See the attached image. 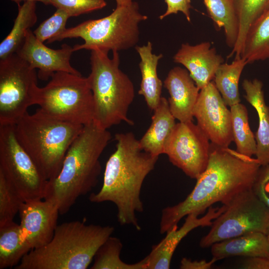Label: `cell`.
Masks as SVG:
<instances>
[{"label":"cell","instance_id":"1","mask_svg":"<svg viewBox=\"0 0 269 269\" xmlns=\"http://www.w3.org/2000/svg\"><path fill=\"white\" fill-rule=\"evenodd\" d=\"M261 166L256 158L211 144L207 167L192 191L182 201L162 209L160 233H167L189 214L199 216L217 202L227 205L239 194L252 189Z\"/></svg>","mask_w":269,"mask_h":269},{"label":"cell","instance_id":"2","mask_svg":"<svg viewBox=\"0 0 269 269\" xmlns=\"http://www.w3.org/2000/svg\"><path fill=\"white\" fill-rule=\"evenodd\" d=\"M115 140L116 149L107 161L103 185L98 192L91 193L89 199L93 203H113L120 224L140 230L136 213L144 210L141 190L158 156L144 151L132 132L116 134Z\"/></svg>","mask_w":269,"mask_h":269},{"label":"cell","instance_id":"3","mask_svg":"<svg viewBox=\"0 0 269 269\" xmlns=\"http://www.w3.org/2000/svg\"><path fill=\"white\" fill-rule=\"evenodd\" d=\"M111 138L107 130L92 122L84 126L73 141L60 172L48 181L44 199L54 203L60 214L67 213L80 197L96 186L102 170L99 159Z\"/></svg>","mask_w":269,"mask_h":269},{"label":"cell","instance_id":"4","mask_svg":"<svg viewBox=\"0 0 269 269\" xmlns=\"http://www.w3.org/2000/svg\"><path fill=\"white\" fill-rule=\"evenodd\" d=\"M111 226L73 221L57 226L45 245L30 250L15 269H86L104 242L114 233Z\"/></svg>","mask_w":269,"mask_h":269},{"label":"cell","instance_id":"5","mask_svg":"<svg viewBox=\"0 0 269 269\" xmlns=\"http://www.w3.org/2000/svg\"><path fill=\"white\" fill-rule=\"evenodd\" d=\"M84 126L62 121L39 109L13 125L16 138L47 181L60 171L70 145Z\"/></svg>","mask_w":269,"mask_h":269},{"label":"cell","instance_id":"6","mask_svg":"<svg viewBox=\"0 0 269 269\" xmlns=\"http://www.w3.org/2000/svg\"><path fill=\"white\" fill-rule=\"evenodd\" d=\"M108 53L98 49L91 50V71L87 77L93 97V122L105 130L122 122L134 124L128 117L135 97L134 85L119 67V52H113L112 58Z\"/></svg>","mask_w":269,"mask_h":269},{"label":"cell","instance_id":"7","mask_svg":"<svg viewBox=\"0 0 269 269\" xmlns=\"http://www.w3.org/2000/svg\"><path fill=\"white\" fill-rule=\"evenodd\" d=\"M139 11L137 2L117 6L110 15L89 19L65 30L46 42L50 44L66 38H81V44L73 47L74 51L98 49L119 52L136 46L139 39V24L147 19Z\"/></svg>","mask_w":269,"mask_h":269},{"label":"cell","instance_id":"8","mask_svg":"<svg viewBox=\"0 0 269 269\" xmlns=\"http://www.w3.org/2000/svg\"><path fill=\"white\" fill-rule=\"evenodd\" d=\"M35 105L56 119L85 126L94 119V101L87 77L57 72L44 87L36 89Z\"/></svg>","mask_w":269,"mask_h":269},{"label":"cell","instance_id":"9","mask_svg":"<svg viewBox=\"0 0 269 269\" xmlns=\"http://www.w3.org/2000/svg\"><path fill=\"white\" fill-rule=\"evenodd\" d=\"M215 219L209 232L200 240L202 248L217 242L253 232L269 233V208L252 189L234 197Z\"/></svg>","mask_w":269,"mask_h":269},{"label":"cell","instance_id":"10","mask_svg":"<svg viewBox=\"0 0 269 269\" xmlns=\"http://www.w3.org/2000/svg\"><path fill=\"white\" fill-rule=\"evenodd\" d=\"M0 173L23 202L44 199L48 181L18 142L13 125L0 126Z\"/></svg>","mask_w":269,"mask_h":269},{"label":"cell","instance_id":"11","mask_svg":"<svg viewBox=\"0 0 269 269\" xmlns=\"http://www.w3.org/2000/svg\"><path fill=\"white\" fill-rule=\"evenodd\" d=\"M37 77L15 53L0 60V126L14 125L35 105Z\"/></svg>","mask_w":269,"mask_h":269},{"label":"cell","instance_id":"12","mask_svg":"<svg viewBox=\"0 0 269 269\" xmlns=\"http://www.w3.org/2000/svg\"><path fill=\"white\" fill-rule=\"evenodd\" d=\"M211 145L197 124L192 121L179 122L167 140L164 154L172 164L196 179L207 167Z\"/></svg>","mask_w":269,"mask_h":269},{"label":"cell","instance_id":"13","mask_svg":"<svg viewBox=\"0 0 269 269\" xmlns=\"http://www.w3.org/2000/svg\"><path fill=\"white\" fill-rule=\"evenodd\" d=\"M193 117L211 144L227 147L234 141L231 111L213 82L200 89Z\"/></svg>","mask_w":269,"mask_h":269},{"label":"cell","instance_id":"14","mask_svg":"<svg viewBox=\"0 0 269 269\" xmlns=\"http://www.w3.org/2000/svg\"><path fill=\"white\" fill-rule=\"evenodd\" d=\"M73 52V47L66 43L58 49L47 47L36 38L29 29L26 32L23 44L15 53L32 68L38 69V78L45 81L57 72L81 75L70 64Z\"/></svg>","mask_w":269,"mask_h":269},{"label":"cell","instance_id":"15","mask_svg":"<svg viewBox=\"0 0 269 269\" xmlns=\"http://www.w3.org/2000/svg\"><path fill=\"white\" fill-rule=\"evenodd\" d=\"M19 213L21 230L31 250L50 241L60 214L54 203L46 199L24 202Z\"/></svg>","mask_w":269,"mask_h":269},{"label":"cell","instance_id":"16","mask_svg":"<svg viewBox=\"0 0 269 269\" xmlns=\"http://www.w3.org/2000/svg\"><path fill=\"white\" fill-rule=\"evenodd\" d=\"M226 205L208 209L203 217L191 213L186 216L183 225L178 229L173 227L166 234V236L157 244L153 246L151 251L145 258V269H168L174 253L182 240L189 233L199 227L211 226L213 221L226 209Z\"/></svg>","mask_w":269,"mask_h":269},{"label":"cell","instance_id":"17","mask_svg":"<svg viewBox=\"0 0 269 269\" xmlns=\"http://www.w3.org/2000/svg\"><path fill=\"white\" fill-rule=\"evenodd\" d=\"M173 61L186 68L200 90L214 79L217 70L224 62L209 42L195 45L182 44L174 55Z\"/></svg>","mask_w":269,"mask_h":269},{"label":"cell","instance_id":"18","mask_svg":"<svg viewBox=\"0 0 269 269\" xmlns=\"http://www.w3.org/2000/svg\"><path fill=\"white\" fill-rule=\"evenodd\" d=\"M163 84L169 94V109L175 119L179 122L192 121L193 109L200 90L188 70L174 67L168 72Z\"/></svg>","mask_w":269,"mask_h":269},{"label":"cell","instance_id":"19","mask_svg":"<svg viewBox=\"0 0 269 269\" xmlns=\"http://www.w3.org/2000/svg\"><path fill=\"white\" fill-rule=\"evenodd\" d=\"M242 87L245 99L255 108L259 118V126L255 134L256 158L261 165L269 164V106L265 100L263 83L258 79H245Z\"/></svg>","mask_w":269,"mask_h":269},{"label":"cell","instance_id":"20","mask_svg":"<svg viewBox=\"0 0 269 269\" xmlns=\"http://www.w3.org/2000/svg\"><path fill=\"white\" fill-rule=\"evenodd\" d=\"M151 120L150 127L139 140V144L144 151L159 156L164 154L166 143L176 124L165 98L161 97Z\"/></svg>","mask_w":269,"mask_h":269},{"label":"cell","instance_id":"21","mask_svg":"<svg viewBox=\"0 0 269 269\" xmlns=\"http://www.w3.org/2000/svg\"><path fill=\"white\" fill-rule=\"evenodd\" d=\"M213 258L217 261L228 257H260L269 259L267 235L253 232L217 242L211 246Z\"/></svg>","mask_w":269,"mask_h":269},{"label":"cell","instance_id":"22","mask_svg":"<svg viewBox=\"0 0 269 269\" xmlns=\"http://www.w3.org/2000/svg\"><path fill=\"white\" fill-rule=\"evenodd\" d=\"M135 49L140 59L139 67L141 80L138 94L144 97L149 109L154 111L161 98L163 83L158 77L157 68L163 55L152 53V45L150 41L146 45L135 46Z\"/></svg>","mask_w":269,"mask_h":269},{"label":"cell","instance_id":"23","mask_svg":"<svg viewBox=\"0 0 269 269\" xmlns=\"http://www.w3.org/2000/svg\"><path fill=\"white\" fill-rule=\"evenodd\" d=\"M30 250L19 224L12 221L0 226V269L15 267Z\"/></svg>","mask_w":269,"mask_h":269},{"label":"cell","instance_id":"24","mask_svg":"<svg viewBox=\"0 0 269 269\" xmlns=\"http://www.w3.org/2000/svg\"><path fill=\"white\" fill-rule=\"evenodd\" d=\"M36 2L27 1L18 4V13L13 27L0 44V60L17 51L24 41L27 31L36 23Z\"/></svg>","mask_w":269,"mask_h":269},{"label":"cell","instance_id":"25","mask_svg":"<svg viewBox=\"0 0 269 269\" xmlns=\"http://www.w3.org/2000/svg\"><path fill=\"white\" fill-rule=\"evenodd\" d=\"M239 23L237 40L228 58L241 57L249 29L261 15L269 10V0H232Z\"/></svg>","mask_w":269,"mask_h":269},{"label":"cell","instance_id":"26","mask_svg":"<svg viewBox=\"0 0 269 269\" xmlns=\"http://www.w3.org/2000/svg\"><path fill=\"white\" fill-rule=\"evenodd\" d=\"M241 57L248 64L269 59V10L249 29Z\"/></svg>","mask_w":269,"mask_h":269},{"label":"cell","instance_id":"27","mask_svg":"<svg viewBox=\"0 0 269 269\" xmlns=\"http://www.w3.org/2000/svg\"><path fill=\"white\" fill-rule=\"evenodd\" d=\"M247 64L244 58L235 59L231 64H221L215 73L214 83L227 106L231 107L241 102L239 83Z\"/></svg>","mask_w":269,"mask_h":269},{"label":"cell","instance_id":"28","mask_svg":"<svg viewBox=\"0 0 269 269\" xmlns=\"http://www.w3.org/2000/svg\"><path fill=\"white\" fill-rule=\"evenodd\" d=\"M203 2L215 25L223 28L227 45L233 48L238 36L239 23L232 0H203Z\"/></svg>","mask_w":269,"mask_h":269},{"label":"cell","instance_id":"29","mask_svg":"<svg viewBox=\"0 0 269 269\" xmlns=\"http://www.w3.org/2000/svg\"><path fill=\"white\" fill-rule=\"evenodd\" d=\"M230 107L233 139L236 145V150L248 156L256 155V140L249 126L246 106L239 103Z\"/></svg>","mask_w":269,"mask_h":269},{"label":"cell","instance_id":"30","mask_svg":"<svg viewBox=\"0 0 269 269\" xmlns=\"http://www.w3.org/2000/svg\"><path fill=\"white\" fill-rule=\"evenodd\" d=\"M123 243L117 237H109L100 247L94 257L91 269H145L144 258L138 262L129 264L120 257Z\"/></svg>","mask_w":269,"mask_h":269},{"label":"cell","instance_id":"31","mask_svg":"<svg viewBox=\"0 0 269 269\" xmlns=\"http://www.w3.org/2000/svg\"><path fill=\"white\" fill-rule=\"evenodd\" d=\"M23 202L0 173V226L13 221Z\"/></svg>","mask_w":269,"mask_h":269},{"label":"cell","instance_id":"32","mask_svg":"<svg viewBox=\"0 0 269 269\" xmlns=\"http://www.w3.org/2000/svg\"><path fill=\"white\" fill-rule=\"evenodd\" d=\"M70 17L64 11L56 9L55 12L43 21L34 30L36 38L44 43L64 31L68 19Z\"/></svg>","mask_w":269,"mask_h":269},{"label":"cell","instance_id":"33","mask_svg":"<svg viewBox=\"0 0 269 269\" xmlns=\"http://www.w3.org/2000/svg\"><path fill=\"white\" fill-rule=\"evenodd\" d=\"M50 4L66 12L70 17L100 9L107 5L105 0H49Z\"/></svg>","mask_w":269,"mask_h":269},{"label":"cell","instance_id":"34","mask_svg":"<svg viewBox=\"0 0 269 269\" xmlns=\"http://www.w3.org/2000/svg\"><path fill=\"white\" fill-rule=\"evenodd\" d=\"M252 190L257 197L269 208V164L261 165Z\"/></svg>","mask_w":269,"mask_h":269},{"label":"cell","instance_id":"35","mask_svg":"<svg viewBox=\"0 0 269 269\" xmlns=\"http://www.w3.org/2000/svg\"><path fill=\"white\" fill-rule=\"evenodd\" d=\"M217 260L213 258L210 261L205 260L192 261L184 258L180 262V269H210Z\"/></svg>","mask_w":269,"mask_h":269},{"label":"cell","instance_id":"36","mask_svg":"<svg viewBox=\"0 0 269 269\" xmlns=\"http://www.w3.org/2000/svg\"><path fill=\"white\" fill-rule=\"evenodd\" d=\"M245 269H269V259L260 257H248L243 262Z\"/></svg>","mask_w":269,"mask_h":269},{"label":"cell","instance_id":"37","mask_svg":"<svg viewBox=\"0 0 269 269\" xmlns=\"http://www.w3.org/2000/svg\"><path fill=\"white\" fill-rule=\"evenodd\" d=\"M12 1H13L16 3L17 4H20L21 1H39L42 2L46 5L50 4L49 0H10Z\"/></svg>","mask_w":269,"mask_h":269},{"label":"cell","instance_id":"38","mask_svg":"<svg viewBox=\"0 0 269 269\" xmlns=\"http://www.w3.org/2000/svg\"><path fill=\"white\" fill-rule=\"evenodd\" d=\"M117 6H123L130 4L133 2V0H115Z\"/></svg>","mask_w":269,"mask_h":269},{"label":"cell","instance_id":"39","mask_svg":"<svg viewBox=\"0 0 269 269\" xmlns=\"http://www.w3.org/2000/svg\"><path fill=\"white\" fill-rule=\"evenodd\" d=\"M267 236H268V241H269V233L268 234Z\"/></svg>","mask_w":269,"mask_h":269}]
</instances>
